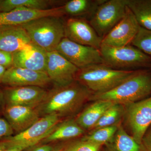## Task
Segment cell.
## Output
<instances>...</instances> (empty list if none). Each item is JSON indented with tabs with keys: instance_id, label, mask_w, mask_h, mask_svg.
Here are the masks:
<instances>
[{
	"instance_id": "obj_30",
	"label": "cell",
	"mask_w": 151,
	"mask_h": 151,
	"mask_svg": "<svg viewBox=\"0 0 151 151\" xmlns=\"http://www.w3.org/2000/svg\"><path fill=\"white\" fill-rule=\"evenodd\" d=\"M14 131L4 117H0V141L13 136Z\"/></svg>"
},
{
	"instance_id": "obj_19",
	"label": "cell",
	"mask_w": 151,
	"mask_h": 151,
	"mask_svg": "<svg viewBox=\"0 0 151 151\" xmlns=\"http://www.w3.org/2000/svg\"><path fill=\"white\" fill-rule=\"evenodd\" d=\"M85 130L79 126L75 119L60 122L46 138L40 144L58 143L83 135Z\"/></svg>"
},
{
	"instance_id": "obj_37",
	"label": "cell",
	"mask_w": 151,
	"mask_h": 151,
	"mask_svg": "<svg viewBox=\"0 0 151 151\" xmlns=\"http://www.w3.org/2000/svg\"><path fill=\"white\" fill-rule=\"evenodd\" d=\"M143 151H151V149L147 148L143 146Z\"/></svg>"
},
{
	"instance_id": "obj_17",
	"label": "cell",
	"mask_w": 151,
	"mask_h": 151,
	"mask_svg": "<svg viewBox=\"0 0 151 151\" xmlns=\"http://www.w3.org/2000/svg\"><path fill=\"white\" fill-rule=\"evenodd\" d=\"M3 115L16 134L26 130L40 118L36 108L22 105H5Z\"/></svg>"
},
{
	"instance_id": "obj_18",
	"label": "cell",
	"mask_w": 151,
	"mask_h": 151,
	"mask_svg": "<svg viewBox=\"0 0 151 151\" xmlns=\"http://www.w3.org/2000/svg\"><path fill=\"white\" fill-rule=\"evenodd\" d=\"M31 42L21 26H0V50L13 53Z\"/></svg>"
},
{
	"instance_id": "obj_27",
	"label": "cell",
	"mask_w": 151,
	"mask_h": 151,
	"mask_svg": "<svg viewBox=\"0 0 151 151\" xmlns=\"http://www.w3.org/2000/svg\"><path fill=\"white\" fill-rule=\"evenodd\" d=\"M131 44L151 58V30L140 27Z\"/></svg>"
},
{
	"instance_id": "obj_10",
	"label": "cell",
	"mask_w": 151,
	"mask_h": 151,
	"mask_svg": "<svg viewBox=\"0 0 151 151\" xmlns=\"http://www.w3.org/2000/svg\"><path fill=\"white\" fill-rule=\"evenodd\" d=\"M140 27L134 14L127 6L124 17L103 38L102 44L112 47H122L131 45Z\"/></svg>"
},
{
	"instance_id": "obj_12",
	"label": "cell",
	"mask_w": 151,
	"mask_h": 151,
	"mask_svg": "<svg viewBox=\"0 0 151 151\" xmlns=\"http://www.w3.org/2000/svg\"><path fill=\"white\" fill-rule=\"evenodd\" d=\"M5 105H17L36 108L46 97L47 91L37 86H7L3 90Z\"/></svg>"
},
{
	"instance_id": "obj_36",
	"label": "cell",
	"mask_w": 151,
	"mask_h": 151,
	"mask_svg": "<svg viewBox=\"0 0 151 151\" xmlns=\"http://www.w3.org/2000/svg\"><path fill=\"white\" fill-rule=\"evenodd\" d=\"M4 107L5 104L0 102V115L1 114L3 115V111H4Z\"/></svg>"
},
{
	"instance_id": "obj_4",
	"label": "cell",
	"mask_w": 151,
	"mask_h": 151,
	"mask_svg": "<svg viewBox=\"0 0 151 151\" xmlns=\"http://www.w3.org/2000/svg\"><path fill=\"white\" fill-rule=\"evenodd\" d=\"M65 24L61 17H45L21 25L32 42L47 52L56 50L65 35Z\"/></svg>"
},
{
	"instance_id": "obj_38",
	"label": "cell",
	"mask_w": 151,
	"mask_h": 151,
	"mask_svg": "<svg viewBox=\"0 0 151 151\" xmlns=\"http://www.w3.org/2000/svg\"><path fill=\"white\" fill-rule=\"evenodd\" d=\"M0 1H1V0H0Z\"/></svg>"
},
{
	"instance_id": "obj_34",
	"label": "cell",
	"mask_w": 151,
	"mask_h": 151,
	"mask_svg": "<svg viewBox=\"0 0 151 151\" xmlns=\"http://www.w3.org/2000/svg\"><path fill=\"white\" fill-rule=\"evenodd\" d=\"M24 150V148H23L22 147H21V146L18 145L12 144L10 143L9 146L6 150L5 151H23Z\"/></svg>"
},
{
	"instance_id": "obj_29",
	"label": "cell",
	"mask_w": 151,
	"mask_h": 151,
	"mask_svg": "<svg viewBox=\"0 0 151 151\" xmlns=\"http://www.w3.org/2000/svg\"><path fill=\"white\" fill-rule=\"evenodd\" d=\"M63 145L58 143L39 144L25 149L23 151H59Z\"/></svg>"
},
{
	"instance_id": "obj_24",
	"label": "cell",
	"mask_w": 151,
	"mask_h": 151,
	"mask_svg": "<svg viewBox=\"0 0 151 151\" xmlns=\"http://www.w3.org/2000/svg\"><path fill=\"white\" fill-rule=\"evenodd\" d=\"M52 2L53 1L47 0H1L0 12H10L19 8L47 9Z\"/></svg>"
},
{
	"instance_id": "obj_15",
	"label": "cell",
	"mask_w": 151,
	"mask_h": 151,
	"mask_svg": "<svg viewBox=\"0 0 151 151\" xmlns=\"http://www.w3.org/2000/svg\"><path fill=\"white\" fill-rule=\"evenodd\" d=\"M64 15L63 6L44 10L19 8L10 12H0V26H21L43 17H61Z\"/></svg>"
},
{
	"instance_id": "obj_20",
	"label": "cell",
	"mask_w": 151,
	"mask_h": 151,
	"mask_svg": "<svg viewBox=\"0 0 151 151\" xmlns=\"http://www.w3.org/2000/svg\"><path fill=\"white\" fill-rule=\"evenodd\" d=\"M113 104L107 100L94 101L80 113L76 121L83 129H92L105 111Z\"/></svg>"
},
{
	"instance_id": "obj_11",
	"label": "cell",
	"mask_w": 151,
	"mask_h": 151,
	"mask_svg": "<svg viewBox=\"0 0 151 151\" xmlns=\"http://www.w3.org/2000/svg\"><path fill=\"white\" fill-rule=\"evenodd\" d=\"M79 69L56 50L47 52L46 73L55 86H63L75 81Z\"/></svg>"
},
{
	"instance_id": "obj_22",
	"label": "cell",
	"mask_w": 151,
	"mask_h": 151,
	"mask_svg": "<svg viewBox=\"0 0 151 151\" xmlns=\"http://www.w3.org/2000/svg\"><path fill=\"white\" fill-rule=\"evenodd\" d=\"M127 6L140 26L151 30V0H127Z\"/></svg>"
},
{
	"instance_id": "obj_5",
	"label": "cell",
	"mask_w": 151,
	"mask_h": 151,
	"mask_svg": "<svg viewBox=\"0 0 151 151\" xmlns=\"http://www.w3.org/2000/svg\"><path fill=\"white\" fill-rule=\"evenodd\" d=\"M99 50L104 64L114 69L151 67V58L131 45L112 47L102 44Z\"/></svg>"
},
{
	"instance_id": "obj_32",
	"label": "cell",
	"mask_w": 151,
	"mask_h": 151,
	"mask_svg": "<svg viewBox=\"0 0 151 151\" xmlns=\"http://www.w3.org/2000/svg\"><path fill=\"white\" fill-rule=\"evenodd\" d=\"M143 137L142 145L147 148L151 149V125Z\"/></svg>"
},
{
	"instance_id": "obj_9",
	"label": "cell",
	"mask_w": 151,
	"mask_h": 151,
	"mask_svg": "<svg viewBox=\"0 0 151 151\" xmlns=\"http://www.w3.org/2000/svg\"><path fill=\"white\" fill-rule=\"evenodd\" d=\"M60 119L54 114L42 116L24 132L5 139L11 144L27 149L40 144L44 139L61 122Z\"/></svg>"
},
{
	"instance_id": "obj_31",
	"label": "cell",
	"mask_w": 151,
	"mask_h": 151,
	"mask_svg": "<svg viewBox=\"0 0 151 151\" xmlns=\"http://www.w3.org/2000/svg\"><path fill=\"white\" fill-rule=\"evenodd\" d=\"M0 65L6 69L12 66V53L0 50Z\"/></svg>"
},
{
	"instance_id": "obj_2",
	"label": "cell",
	"mask_w": 151,
	"mask_h": 151,
	"mask_svg": "<svg viewBox=\"0 0 151 151\" xmlns=\"http://www.w3.org/2000/svg\"><path fill=\"white\" fill-rule=\"evenodd\" d=\"M151 93V72L134 70L125 81L108 92L92 94L89 100H103L126 105L142 100Z\"/></svg>"
},
{
	"instance_id": "obj_39",
	"label": "cell",
	"mask_w": 151,
	"mask_h": 151,
	"mask_svg": "<svg viewBox=\"0 0 151 151\" xmlns=\"http://www.w3.org/2000/svg\"></svg>"
},
{
	"instance_id": "obj_8",
	"label": "cell",
	"mask_w": 151,
	"mask_h": 151,
	"mask_svg": "<svg viewBox=\"0 0 151 151\" xmlns=\"http://www.w3.org/2000/svg\"><path fill=\"white\" fill-rule=\"evenodd\" d=\"M124 106V115L132 137L142 145L143 137L151 125V96Z\"/></svg>"
},
{
	"instance_id": "obj_33",
	"label": "cell",
	"mask_w": 151,
	"mask_h": 151,
	"mask_svg": "<svg viewBox=\"0 0 151 151\" xmlns=\"http://www.w3.org/2000/svg\"><path fill=\"white\" fill-rule=\"evenodd\" d=\"M6 69L5 68L0 65V84H1L3 77H4ZM0 102L4 104V99H3L2 91L1 89H0Z\"/></svg>"
},
{
	"instance_id": "obj_26",
	"label": "cell",
	"mask_w": 151,
	"mask_h": 151,
	"mask_svg": "<svg viewBox=\"0 0 151 151\" xmlns=\"http://www.w3.org/2000/svg\"><path fill=\"white\" fill-rule=\"evenodd\" d=\"M119 124L110 127H102L93 130L89 134L81 138L82 139L103 146L109 143L118 129Z\"/></svg>"
},
{
	"instance_id": "obj_28",
	"label": "cell",
	"mask_w": 151,
	"mask_h": 151,
	"mask_svg": "<svg viewBox=\"0 0 151 151\" xmlns=\"http://www.w3.org/2000/svg\"><path fill=\"white\" fill-rule=\"evenodd\" d=\"M102 146L81 139L64 145L59 151H100Z\"/></svg>"
},
{
	"instance_id": "obj_21",
	"label": "cell",
	"mask_w": 151,
	"mask_h": 151,
	"mask_svg": "<svg viewBox=\"0 0 151 151\" xmlns=\"http://www.w3.org/2000/svg\"><path fill=\"white\" fill-rule=\"evenodd\" d=\"M107 151H143V145H140L132 136L128 134L119 124L111 141L106 144Z\"/></svg>"
},
{
	"instance_id": "obj_7",
	"label": "cell",
	"mask_w": 151,
	"mask_h": 151,
	"mask_svg": "<svg viewBox=\"0 0 151 151\" xmlns=\"http://www.w3.org/2000/svg\"><path fill=\"white\" fill-rule=\"evenodd\" d=\"M56 51L78 69L95 64H104L100 50L63 39Z\"/></svg>"
},
{
	"instance_id": "obj_23",
	"label": "cell",
	"mask_w": 151,
	"mask_h": 151,
	"mask_svg": "<svg viewBox=\"0 0 151 151\" xmlns=\"http://www.w3.org/2000/svg\"><path fill=\"white\" fill-rule=\"evenodd\" d=\"M104 0H71L63 6L65 14L72 16H78L85 14L91 17L97 7Z\"/></svg>"
},
{
	"instance_id": "obj_13",
	"label": "cell",
	"mask_w": 151,
	"mask_h": 151,
	"mask_svg": "<svg viewBox=\"0 0 151 151\" xmlns=\"http://www.w3.org/2000/svg\"><path fill=\"white\" fill-rule=\"evenodd\" d=\"M65 35L76 43L98 49H100L103 40L89 22L79 18H70L65 22Z\"/></svg>"
},
{
	"instance_id": "obj_14",
	"label": "cell",
	"mask_w": 151,
	"mask_h": 151,
	"mask_svg": "<svg viewBox=\"0 0 151 151\" xmlns=\"http://www.w3.org/2000/svg\"><path fill=\"white\" fill-rule=\"evenodd\" d=\"M51 83L45 72L12 66L6 70L1 84L8 87L37 86L43 88Z\"/></svg>"
},
{
	"instance_id": "obj_16",
	"label": "cell",
	"mask_w": 151,
	"mask_h": 151,
	"mask_svg": "<svg viewBox=\"0 0 151 151\" xmlns=\"http://www.w3.org/2000/svg\"><path fill=\"white\" fill-rule=\"evenodd\" d=\"M12 56L13 66L46 73L47 52L32 42L13 53Z\"/></svg>"
},
{
	"instance_id": "obj_6",
	"label": "cell",
	"mask_w": 151,
	"mask_h": 151,
	"mask_svg": "<svg viewBox=\"0 0 151 151\" xmlns=\"http://www.w3.org/2000/svg\"><path fill=\"white\" fill-rule=\"evenodd\" d=\"M127 0H104L90 17L89 23L103 39L122 19L126 13Z\"/></svg>"
},
{
	"instance_id": "obj_35",
	"label": "cell",
	"mask_w": 151,
	"mask_h": 151,
	"mask_svg": "<svg viewBox=\"0 0 151 151\" xmlns=\"http://www.w3.org/2000/svg\"><path fill=\"white\" fill-rule=\"evenodd\" d=\"M9 145V142L4 138L0 141V151H5Z\"/></svg>"
},
{
	"instance_id": "obj_1",
	"label": "cell",
	"mask_w": 151,
	"mask_h": 151,
	"mask_svg": "<svg viewBox=\"0 0 151 151\" xmlns=\"http://www.w3.org/2000/svg\"><path fill=\"white\" fill-rule=\"evenodd\" d=\"M92 94L75 80L65 86H54L47 91L44 100L36 108L40 117L54 114L61 119L76 113Z\"/></svg>"
},
{
	"instance_id": "obj_25",
	"label": "cell",
	"mask_w": 151,
	"mask_h": 151,
	"mask_svg": "<svg viewBox=\"0 0 151 151\" xmlns=\"http://www.w3.org/2000/svg\"><path fill=\"white\" fill-rule=\"evenodd\" d=\"M124 105L114 103L105 111L92 130L119 124L122 116L124 115Z\"/></svg>"
},
{
	"instance_id": "obj_3",
	"label": "cell",
	"mask_w": 151,
	"mask_h": 151,
	"mask_svg": "<svg viewBox=\"0 0 151 151\" xmlns=\"http://www.w3.org/2000/svg\"><path fill=\"white\" fill-rule=\"evenodd\" d=\"M134 70L114 69L105 64H95L79 69L76 80L93 94L108 92L132 75Z\"/></svg>"
}]
</instances>
